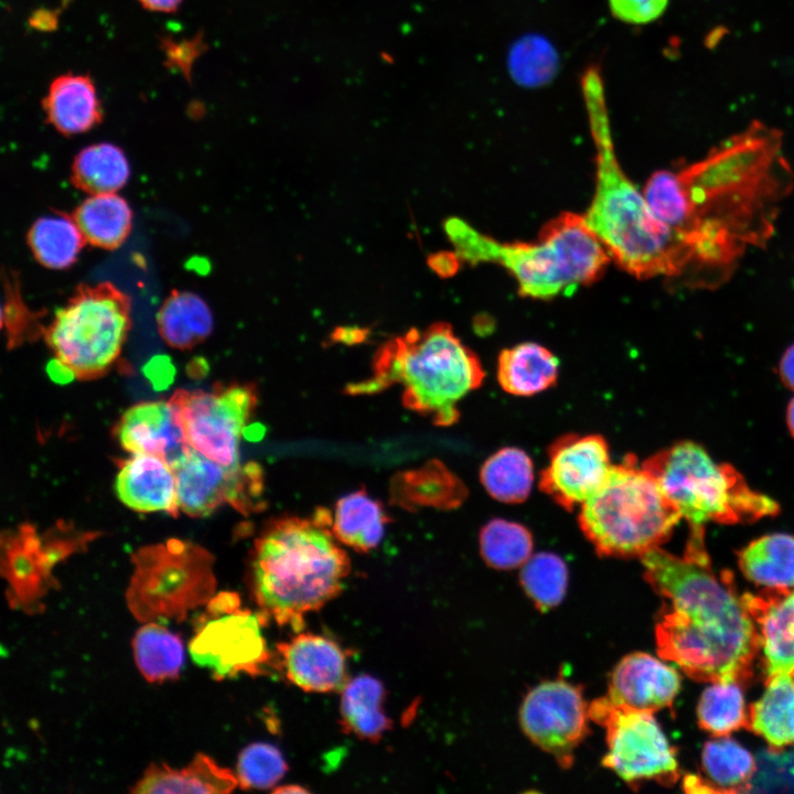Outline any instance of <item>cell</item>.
Masks as SVG:
<instances>
[{
  "label": "cell",
  "mask_w": 794,
  "mask_h": 794,
  "mask_svg": "<svg viewBox=\"0 0 794 794\" xmlns=\"http://www.w3.org/2000/svg\"><path fill=\"white\" fill-rule=\"evenodd\" d=\"M46 121L66 136L90 130L103 110L89 75L67 73L55 77L42 99Z\"/></svg>",
  "instance_id": "603a6c76"
},
{
  "label": "cell",
  "mask_w": 794,
  "mask_h": 794,
  "mask_svg": "<svg viewBox=\"0 0 794 794\" xmlns=\"http://www.w3.org/2000/svg\"><path fill=\"white\" fill-rule=\"evenodd\" d=\"M130 176V167L124 151L109 142L82 149L72 163L71 181L88 194L115 193Z\"/></svg>",
  "instance_id": "836d02e7"
},
{
  "label": "cell",
  "mask_w": 794,
  "mask_h": 794,
  "mask_svg": "<svg viewBox=\"0 0 794 794\" xmlns=\"http://www.w3.org/2000/svg\"><path fill=\"white\" fill-rule=\"evenodd\" d=\"M388 521L383 505L358 490L336 502L331 529L340 543L366 552L379 545Z\"/></svg>",
  "instance_id": "83f0119b"
},
{
  "label": "cell",
  "mask_w": 794,
  "mask_h": 794,
  "mask_svg": "<svg viewBox=\"0 0 794 794\" xmlns=\"http://www.w3.org/2000/svg\"><path fill=\"white\" fill-rule=\"evenodd\" d=\"M275 793L291 794V793H307L308 790L298 785H287L278 787L273 791Z\"/></svg>",
  "instance_id": "db71d44e"
},
{
  "label": "cell",
  "mask_w": 794,
  "mask_h": 794,
  "mask_svg": "<svg viewBox=\"0 0 794 794\" xmlns=\"http://www.w3.org/2000/svg\"><path fill=\"white\" fill-rule=\"evenodd\" d=\"M481 482L486 492L503 503H522L532 490L534 469L530 458L521 449L503 448L482 465Z\"/></svg>",
  "instance_id": "d590c367"
},
{
  "label": "cell",
  "mask_w": 794,
  "mask_h": 794,
  "mask_svg": "<svg viewBox=\"0 0 794 794\" xmlns=\"http://www.w3.org/2000/svg\"><path fill=\"white\" fill-rule=\"evenodd\" d=\"M133 656L138 669L150 683L176 679L184 664L181 637L159 624L147 622L132 640Z\"/></svg>",
  "instance_id": "d6a6232c"
},
{
  "label": "cell",
  "mask_w": 794,
  "mask_h": 794,
  "mask_svg": "<svg viewBox=\"0 0 794 794\" xmlns=\"http://www.w3.org/2000/svg\"><path fill=\"white\" fill-rule=\"evenodd\" d=\"M144 9L170 13L176 11L182 0H139Z\"/></svg>",
  "instance_id": "f5cc1de1"
},
{
  "label": "cell",
  "mask_w": 794,
  "mask_h": 794,
  "mask_svg": "<svg viewBox=\"0 0 794 794\" xmlns=\"http://www.w3.org/2000/svg\"><path fill=\"white\" fill-rule=\"evenodd\" d=\"M331 526L330 512L319 508L311 518L276 519L255 540L251 583L261 621L299 631L305 614L342 590L350 559Z\"/></svg>",
  "instance_id": "3957f363"
},
{
  "label": "cell",
  "mask_w": 794,
  "mask_h": 794,
  "mask_svg": "<svg viewBox=\"0 0 794 794\" xmlns=\"http://www.w3.org/2000/svg\"><path fill=\"white\" fill-rule=\"evenodd\" d=\"M261 624L259 614L239 608L218 615L203 614L189 644L191 657L212 670L215 679L258 675L269 659Z\"/></svg>",
  "instance_id": "5bb4252c"
},
{
  "label": "cell",
  "mask_w": 794,
  "mask_h": 794,
  "mask_svg": "<svg viewBox=\"0 0 794 794\" xmlns=\"http://www.w3.org/2000/svg\"><path fill=\"white\" fill-rule=\"evenodd\" d=\"M557 67V53L541 36L526 35L511 47L509 73L522 86L537 87L546 84L554 77Z\"/></svg>",
  "instance_id": "ab89813d"
},
{
  "label": "cell",
  "mask_w": 794,
  "mask_h": 794,
  "mask_svg": "<svg viewBox=\"0 0 794 794\" xmlns=\"http://www.w3.org/2000/svg\"><path fill=\"white\" fill-rule=\"evenodd\" d=\"M172 469L179 508L189 516H207L225 503L243 514L264 506V473L258 463L229 468L191 447Z\"/></svg>",
  "instance_id": "4fadbf2b"
},
{
  "label": "cell",
  "mask_w": 794,
  "mask_h": 794,
  "mask_svg": "<svg viewBox=\"0 0 794 794\" xmlns=\"http://www.w3.org/2000/svg\"><path fill=\"white\" fill-rule=\"evenodd\" d=\"M130 311V298L112 283H82L55 312L44 337L76 378L93 379L119 356L131 325Z\"/></svg>",
  "instance_id": "30bf717a"
},
{
  "label": "cell",
  "mask_w": 794,
  "mask_h": 794,
  "mask_svg": "<svg viewBox=\"0 0 794 794\" xmlns=\"http://www.w3.org/2000/svg\"><path fill=\"white\" fill-rule=\"evenodd\" d=\"M126 591L129 611L139 622H181L214 597V557L190 540L171 538L139 548Z\"/></svg>",
  "instance_id": "9c48e42d"
},
{
  "label": "cell",
  "mask_w": 794,
  "mask_h": 794,
  "mask_svg": "<svg viewBox=\"0 0 794 794\" xmlns=\"http://www.w3.org/2000/svg\"><path fill=\"white\" fill-rule=\"evenodd\" d=\"M428 266L442 278L454 275L459 268V258L454 251H439L427 259Z\"/></svg>",
  "instance_id": "7dc6e473"
},
{
  "label": "cell",
  "mask_w": 794,
  "mask_h": 794,
  "mask_svg": "<svg viewBox=\"0 0 794 794\" xmlns=\"http://www.w3.org/2000/svg\"><path fill=\"white\" fill-rule=\"evenodd\" d=\"M744 577L764 588H794V536L770 534L737 551Z\"/></svg>",
  "instance_id": "f1b7e54d"
},
{
  "label": "cell",
  "mask_w": 794,
  "mask_h": 794,
  "mask_svg": "<svg viewBox=\"0 0 794 794\" xmlns=\"http://www.w3.org/2000/svg\"><path fill=\"white\" fill-rule=\"evenodd\" d=\"M558 369V360L548 348L526 342L501 352L497 380L511 395L532 396L555 385Z\"/></svg>",
  "instance_id": "484cf974"
},
{
  "label": "cell",
  "mask_w": 794,
  "mask_h": 794,
  "mask_svg": "<svg viewBox=\"0 0 794 794\" xmlns=\"http://www.w3.org/2000/svg\"><path fill=\"white\" fill-rule=\"evenodd\" d=\"M157 320L162 339L180 350L201 343L213 329L208 305L201 297L189 291H172L161 305Z\"/></svg>",
  "instance_id": "4dcf8cb0"
},
{
  "label": "cell",
  "mask_w": 794,
  "mask_h": 794,
  "mask_svg": "<svg viewBox=\"0 0 794 794\" xmlns=\"http://www.w3.org/2000/svg\"><path fill=\"white\" fill-rule=\"evenodd\" d=\"M26 239L34 258L51 269L73 265L86 242L73 217L65 213L37 218Z\"/></svg>",
  "instance_id": "e575fe53"
},
{
  "label": "cell",
  "mask_w": 794,
  "mask_h": 794,
  "mask_svg": "<svg viewBox=\"0 0 794 794\" xmlns=\"http://www.w3.org/2000/svg\"><path fill=\"white\" fill-rule=\"evenodd\" d=\"M483 379L475 353L450 324L437 322L423 331L412 328L383 344L373 360V376L347 385L346 393L368 395L400 384L405 407L447 427L459 420V401Z\"/></svg>",
  "instance_id": "8992f818"
},
{
  "label": "cell",
  "mask_w": 794,
  "mask_h": 794,
  "mask_svg": "<svg viewBox=\"0 0 794 794\" xmlns=\"http://www.w3.org/2000/svg\"><path fill=\"white\" fill-rule=\"evenodd\" d=\"M189 444L225 466H237L240 438L256 405V387L218 385L212 391L178 389L170 398Z\"/></svg>",
  "instance_id": "7c38bea8"
},
{
  "label": "cell",
  "mask_w": 794,
  "mask_h": 794,
  "mask_svg": "<svg viewBox=\"0 0 794 794\" xmlns=\"http://www.w3.org/2000/svg\"><path fill=\"white\" fill-rule=\"evenodd\" d=\"M72 217L85 240L104 249L118 248L132 226L130 206L115 193L90 195L75 208Z\"/></svg>",
  "instance_id": "f546056e"
},
{
  "label": "cell",
  "mask_w": 794,
  "mask_h": 794,
  "mask_svg": "<svg viewBox=\"0 0 794 794\" xmlns=\"http://www.w3.org/2000/svg\"><path fill=\"white\" fill-rule=\"evenodd\" d=\"M443 229L459 260L498 264L516 279L524 297L547 300L597 280L610 256L583 215L562 213L536 243H501L465 221L450 217Z\"/></svg>",
  "instance_id": "5b68a950"
},
{
  "label": "cell",
  "mask_w": 794,
  "mask_h": 794,
  "mask_svg": "<svg viewBox=\"0 0 794 794\" xmlns=\"http://www.w3.org/2000/svg\"><path fill=\"white\" fill-rule=\"evenodd\" d=\"M238 785L237 776L221 768L204 753H197L189 765L175 770L165 763H152L131 793H205L226 794Z\"/></svg>",
  "instance_id": "d4e9b609"
},
{
  "label": "cell",
  "mask_w": 794,
  "mask_h": 794,
  "mask_svg": "<svg viewBox=\"0 0 794 794\" xmlns=\"http://www.w3.org/2000/svg\"><path fill=\"white\" fill-rule=\"evenodd\" d=\"M3 287L1 326L6 331L8 347L13 348L44 335L45 329L40 323L43 312L31 311L25 305L17 272H3Z\"/></svg>",
  "instance_id": "b9f144b4"
},
{
  "label": "cell",
  "mask_w": 794,
  "mask_h": 794,
  "mask_svg": "<svg viewBox=\"0 0 794 794\" xmlns=\"http://www.w3.org/2000/svg\"><path fill=\"white\" fill-rule=\"evenodd\" d=\"M384 687L369 676L360 675L347 680L341 699V722L346 732L361 739L377 741L390 728L383 710Z\"/></svg>",
  "instance_id": "1f68e13d"
},
{
  "label": "cell",
  "mask_w": 794,
  "mask_h": 794,
  "mask_svg": "<svg viewBox=\"0 0 794 794\" xmlns=\"http://www.w3.org/2000/svg\"><path fill=\"white\" fill-rule=\"evenodd\" d=\"M669 0H609L612 15L629 24H646L658 19Z\"/></svg>",
  "instance_id": "ee69618b"
},
{
  "label": "cell",
  "mask_w": 794,
  "mask_h": 794,
  "mask_svg": "<svg viewBox=\"0 0 794 794\" xmlns=\"http://www.w3.org/2000/svg\"><path fill=\"white\" fill-rule=\"evenodd\" d=\"M30 25L41 31H51L57 25L55 13L47 9L36 10L29 19Z\"/></svg>",
  "instance_id": "681fc988"
},
{
  "label": "cell",
  "mask_w": 794,
  "mask_h": 794,
  "mask_svg": "<svg viewBox=\"0 0 794 794\" xmlns=\"http://www.w3.org/2000/svg\"><path fill=\"white\" fill-rule=\"evenodd\" d=\"M643 195L654 215L678 236L691 225V203L678 173L659 170L647 180Z\"/></svg>",
  "instance_id": "74e56055"
},
{
  "label": "cell",
  "mask_w": 794,
  "mask_h": 794,
  "mask_svg": "<svg viewBox=\"0 0 794 794\" xmlns=\"http://www.w3.org/2000/svg\"><path fill=\"white\" fill-rule=\"evenodd\" d=\"M549 463L539 485L561 507L581 506L604 482L611 469L607 441L599 434H565L548 449Z\"/></svg>",
  "instance_id": "2e32d148"
},
{
  "label": "cell",
  "mask_w": 794,
  "mask_h": 794,
  "mask_svg": "<svg viewBox=\"0 0 794 794\" xmlns=\"http://www.w3.org/2000/svg\"><path fill=\"white\" fill-rule=\"evenodd\" d=\"M603 105L590 100L597 148L596 190L583 215L609 256L639 279L679 276L688 258L680 237L658 219L622 170L612 144Z\"/></svg>",
  "instance_id": "277c9868"
},
{
  "label": "cell",
  "mask_w": 794,
  "mask_h": 794,
  "mask_svg": "<svg viewBox=\"0 0 794 794\" xmlns=\"http://www.w3.org/2000/svg\"><path fill=\"white\" fill-rule=\"evenodd\" d=\"M47 373L53 380L58 383H67L75 377L74 373L57 358L49 363Z\"/></svg>",
  "instance_id": "816d5d0a"
},
{
  "label": "cell",
  "mask_w": 794,
  "mask_h": 794,
  "mask_svg": "<svg viewBox=\"0 0 794 794\" xmlns=\"http://www.w3.org/2000/svg\"><path fill=\"white\" fill-rule=\"evenodd\" d=\"M568 571L564 560L549 552L530 557L521 572V582L540 610L557 605L564 598Z\"/></svg>",
  "instance_id": "60d3db41"
},
{
  "label": "cell",
  "mask_w": 794,
  "mask_h": 794,
  "mask_svg": "<svg viewBox=\"0 0 794 794\" xmlns=\"http://www.w3.org/2000/svg\"><path fill=\"white\" fill-rule=\"evenodd\" d=\"M786 419L790 431L794 437V398L788 404Z\"/></svg>",
  "instance_id": "11a10c76"
},
{
  "label": "cell",
  "mask_w": 794,
  "mask_h": 794,
  "mask_svg": "<svg viewBox=\"0 0 794 794\" xmlns=\"http://www.w3.org/2000/svg\"><path fill=\"white\" fill-rule=\"evenodd\" d=\"M741 598L758 624L766 678H794V590L764 588Z\"/></svg>",
  "instance_id": "d6986e66"
},
{
  "label": "cell",
  "mask_w": 794,
  "mask_h": 794,
  "mask_svg": "<svg viewBox=\"0 0 794 794\" xmlns=\"http://www.w3.org/2000/svg\"><path fill=\"white\" fill-rule=\"evenodd\" d=\"M288 766L281 752L269 743H251L238 757V785L244 790L271 787L285 775Z\"/></svg>",
  "instance_id": "7bdbcfd3"
},
{
  "label": "cell",
  "mask_w": 794,
  "mask_h": 794,
  "mask_svg": "<svg viewBox=\"0 0 794 794\" xmlns=\"http://www.w3.org/2000/svg\"><path fill=\"white\" fill-rule=\"evenodd\" d=\"M116 436L125 450L160 457L171 468L191 449L170 400L146 401L130 407L121 416Z\"/></svg>",
  "instance_id": "ac0fdd59"
},
{
  "label": "cell",
  "mask_w": 794,
  "mask_h": 794,
  "mask_svg": "<svg viewBox=\"0 0 794 794\" xmlns=\"http://www.w3.org/2000/svg\"><path fill=\"white\" fill-rule=\"evenodd\" d=\"M642 466L688 522L689 529H705L708 523H752L780 512L773 498L752 490L733 466L715 462L691 441L655 453Z\"/></svg>",
  "instance_id": "ba28073f"
},
{
  "label": "cell",
  "mask_w": 794,
  "mask_h": 794,
  "mask_svg": "<svg viewBox=\"0 0 794 794\" xmlns=\"http://www.w3.org/2000/svg\"><path fill=\"white\" fill-rule=\"evenodd\" d=\"M696 221L715 222L745 247L764 246L794 184L782 132L754 121L678 172ZM691 226V225H690Z\"/></svg>",
  "instance_id": "7a4b0ae2"
},
{
  "label": "cell",
  "mask_w": 794,
  "mask_h": 794,
  "mask_svg": "<svg viewBox=\"0 0 794 794\" xmlns=\"http://www.w3.org/2000/svg\"><path fill=\"white\" fill-rule=\"evenodd\" d=\"M119 500L136 512H165L176 516V479L171 465L160 457L133 453L120 463L116 478Z\"/></svg>",
  "instance_id": "7402d4cb"
},
{
  "label": "cell",
  "mask_w": 794,
  "mask_h": 794,
  "mask_svg": "<svg viewBox=\"0 0 794 794\" xmlns=\"http://www.w3.org/2000/svg\"><path fill=\"white\" fill-rule=\"evenodd\" d=\"M589 718L605 729L608 752L602 764L629 785L656 781L673 785L679 777L674 748L651 711L632 709L601 697L588 706Z\"/></svg>",
  "instance_id": "8fae6325"
},
{
  "label": "cell",
  "mask_w": 794,
  "mask_h": 794,
  "mask_svg": "<svg viewBox=\"0 0 794 794\" xmlns=\"http://www.w3.org/2000/svg\"><path fill=\"white\" fill-rule=\"evenodd\" d=\"M369 333L366 328L358 326H341L334 329L331 334L333 342L355 344L363 342Z\"/></svg>",
  "instance_id": "c3c4849f"
},
{
  "label": "cell",
  "mask_w": 794,
  "mask_h": 794,
  "mask_svg": "<svg viewBox=\"0 0 794 794\" xmlns=\"http://www.w3.org/2000/svg\"><path fill=\"white\" fill-rule=\"evenodd\" d=\"M143 373L155 389H163L173 380L175 369L168 356L159 355L144 365Z\"/></svg>",
  "instance_id": "bcb514c9"
},
{
  "label": "cell",
  "mask_w": 794,
  "mask_h": 794,
  "mask_svg": "<svg viewBox=\"0 0 794 794\" xmlns=\"http://www.w3.org/2000/svg\"><path fill=\"white\" fill-rule=\"evenodd\" d=\"M763 738L772 753L794 744V678H766L762 697L749 708V728Z\"/></svg>",
  "instance_id": "4316f807"
},
{
  "label": "cell",
  "mask_w": 794,
  "mask_h": 794,
  "mask_svg": "<svg viewBox=\"0 0 794 794\" xmlns=\"http://www.w3.org/2000/svg\"><path fill=\"white\" fill-rule=\"evenodd\" d=\"M480 546L490 566L511 569L524 565L530 558L533 538L529 530L518 523L493 519L481 530Z\"/></svg>",
  "instance_id": "f35d334b"
},
{
  "label": "cell",
  "mask_w": 794,
  "mask_h": 794,
  "mask_svg": "<svg viewBox=\"0 0 794 794\" xmlns=\"http://www.w3.org/2000/svg\"><path fill=\"white\" fill-rule=\"evenodd\" d=\"M588 717L581 688L564 679L536 686L521 708L524 732L566 769L572 765L573 752L589 732Z\"/></svg>",
  "instance_id": "9a60e30c"
},
{
  "label": "cell",
  "mask_w": 794,
  "mask_h": 794,
  "mask_svg": "<svg viewBox=\"0 0 794 794\" xmlns=\"http://www.w3.org/2000/svg\"><path fill=\"white\" fill-rule=\"evenodd\" d=\"M584 536L605 557H641L659 547L682 518L634 455L612 465L602 485L580 506Z\"/></svg>",
  "instance_id": "52a82bcc"
},
{
  "label": "cell",
  "mask_w": 794,
  "mask_h": 794,
  "mask_svg": "<svg viewBox=\"0 0 794 794\" xmlns=\"http://www.w3.org/2000/svg\"><path fill=\"white\" fill-rule=\"evenodd\" d=\"M161 47L167 57V65L176 67L189 81L192 63L203 52L204 43L202 35L181 42L164 37L161 39Z\"/></svg>",
  "instance_id": "f6af8a7d"
},
{
  "label": "cell",
  "mask_w": 794,
  "mask_h": 794,
  "mask_svg": "<svg viewBox=\"0 0 794 794\" xmlns=\"http://www.w3.org/2000/svg\"><path fill=\"white\" fill-rule=\"evenodd\" d=\"M780 374L784 384L794 390V344L785 351L781 358Z\"/></svg>",
  "instance_id": "f907efd6"
},
{
  "label": "cell",
  "mask_w": 794,
  "mask_h": 794,
  "mask_svg": "<svg viewBox=\"0 0 794 794\" xmlns=\"http://www.w3.org/2000/svg\"><path fill=\"white\" fill-rule=\"evenodd\" d=\"M699 727L716 737L728 736L749 728V712L741 685L734 682L711 683L701 694L697 706Z\"/></svg>",
  "instance_id": "8d00e7d4"
},
{
  "label": "cell",
  "mask_w": 794,
  "mask_h": 794,
  "mask_svg": "<svg viewBox=\"0 0 794 794\" xmlns=\"http://www.w3.org/2000/svg\"><path fill=\"white\" fill-rule=\"evenodd\" d=\"M47 559L42 536L34 526L22 524L1 536V575L7 581V600L11 609L39 614L51 590L58 589Z\"/></svg>",
  "instance_id": "e0dca14e"
},
{
  "label": "cell",
  "mask_w": 794,
  "mask_h": 794,
  "mask_svg": "<svg viewBox=\"0 0 794 794\" xmlns=\"http://www.w3.org/2000/svg\"><path fill=\"white\" fill-rule=\"evenodd\" d=\"M641 561L646 582L667 600L655 626L659 657L697 682L748 684L760 633L732 573L712 570L705 532H689L682 557L656 547Z\"/></svg>",
  "instance_id": "6da1fadb"
},
{
  "label": "cell",
  "mask_w": 794,
  "mask_h": 794,
  "mask_svg": "<svg viewBox=\"0 0 794 794\" xmlns=\"http://www.w3.org/2000/svg\"><path fill=\"white\" fill-rule=\"evenodd\" d=\"M680 689L678 673L646 653L623 657L613 669L608 697L632 709L655 712L670 707Z\"/></svg>",
  "instance_id": "ffe728a7"
},
{
  "label": "cell",
  "mask_w": 794,
  "mask_h": 794,
  "mask_svg": "<svg viewBox=\"0 0 794 794\" xmlns=\"http://www.w3.org/2000/svg\"><path fill=\"white\" fill-rule=\"evenodd\" d=\"M286 677L310 693H330L347 683L344 652L333 641L300 633L278 645Z\"/></svg>",
  "instance_id": "44dd1931"
},
{
  "label": "cell",
  "mask_w": 794,
  "mask_h": 794,
  "mask_svg": "<svg viewBox=\"0 0 794 794\" xmlns=\"http://www.w3.org/2000/svg\"><path fill=\"white\" fill-rule=\"evenodd\" d=\"M702 777L687 775L684 788L689 793H740L749 791L757 770L752 754L737 741L723 737L705 743L701 753Z\"/></svg>",
  "instance_id": "cb8c5ba5"
}]
</instances>
